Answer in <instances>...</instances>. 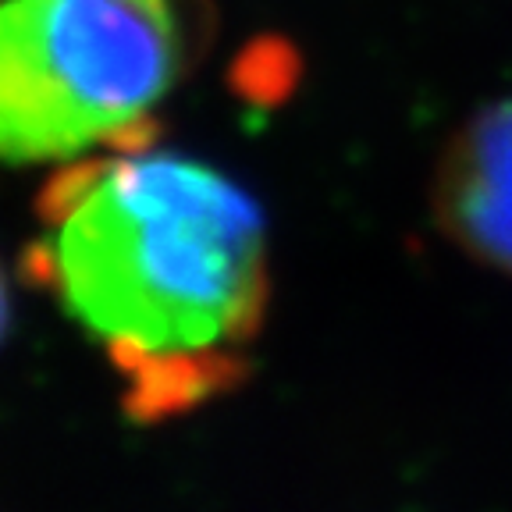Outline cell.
Masks as SVG:
<instances>
[{
    "instance_id": "cell-1",
    "label": "cell",
    "mask_w": 512,
    "mask_h": 512,
    "mask_svg": "<svg viewBox=\"0 0 512 512\" xmlns=\"http://www.w3.org/2000/svg\"><path fill=\"white\" fill-rule=\"evenodd\" d=\"M43 281L128 374L235 360L267 303V242L249 196L171 153L64 171L40 203Z\"/></svg>"
},
{
    "instance_id": "cell-2",
    "label": "cell",
    "mask_w": 512,
    "mask_h": 512,
    "mask_svg": "<svg viewBox=\"0 0 512 512\" xmlns=\"http://www.w3.org/2000/svg\"><path fill=\"white\" fill-rule=\"evenodd\" d=\"M192 29V0H0V160L143 139Z\"/></svg>"
},
{
    "instance_id": "cell-3",
    "label": "cell",
    "mask_w": 512,
    "mask_h": 512,
    "mask_svg": "<svg viewBox=\"0 0 512 512\" xmlns=\"http://www.w3.org/2000/svg\"><path fill=\"white\" fill-rule=\"evenodd\" d=\"M431 203L459 253L512 278V96L459 125L434 171Z\"/></svg>"
},
{
    "instance_id": "cell-4",
    "label": "cell",
    "mask_w": 512,
    "mask_h": 512,
    "mask_svg": "<svg viewBox=\"0 0 512 512\" xmlns=\"http://www.w3.org/2000/svg\"><path fill=\"white\" fill-rule=\"evenodd\" d=\"M8 313H11L8 285H4V274H0V338H4V331H8Z\"/></svg>"
}]
</instances>
